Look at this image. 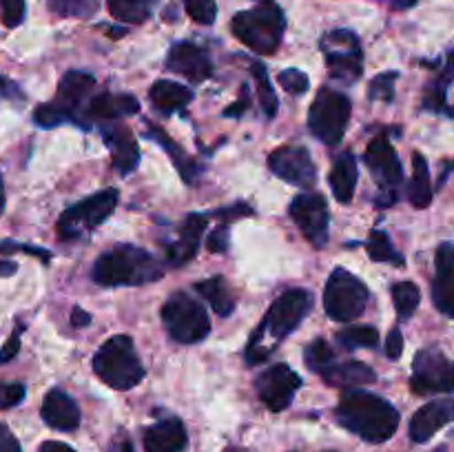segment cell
<instances>
[{"instance_id":"cell-29","label":"cell","mask_w":454,"mask_h":452,"mask_svg":"<svg viewBox=\"0 0 454 452\" xmlns=\"http://www.w3.org/2000/svg\"><path fill=\"white\" fill-rule=\"evenodd\" d=\"M146 137H149V140H155L158 144H162V149L167 151L168 155H171L173 164H176L177 171H180L182 180L189 182V184H193V182L198 180V175H200V171H202V168H200L198 164H195V160H191L189 155L184 153V149H182L177 142H173L171 137H168L167 133L162 131V129L149 127V131H146Z\"/></svg>"},{"instance_id":"cell-45","label":"cell","mask_w":454,"mask_h":452,"mask_svg":"<svg viewBox=\"0 0 454 452\" xmlns=\"http://www.w3.org/2000/svg\"><path fill=\"white\" fill-rule=\"evenodd\" d=\"M27 253V255H35L40 257V260L47 264L49 260H51V253L44 251V248H38V246H29V244H18V242H12V239H4V242H0V253Z\"/></svg>"},{"instance_id":"cell-56","label":"cell","mask_w":454,"mask_h":452,"mask_svg":"<svg viewBox=\"0 0 454 452\" xmlns=\"http://www.w3.org/2000/svg\"><path fill=\"white\" fill-rule=\"evenodd\" d=\"M417 0H390V7L393 9H411L415 7Z\"/></svg>"},{"instance_id":"cell-46","label":"cell","mask_w":454,"mask_h":452,"mask_svg":"<svg viewBox=\"0 0 454 452\" xmlns=\"http://www.w3.org/2000/svg\"><path fill=\"white\" fill-rule=\"evenodd\" d=\"M229 224H220L211 235H208V251L211 253H224L229 248Z\"/></svg>"},{"instance_id":"cell-13","label":"cell","mask_w":454,"mask_h":452,"mask_svg":"<svg viewBox=\"0 0 454 452\" xmlns=\"http://www.w3.org/2000/svg\"><path fill=\"white\" fill-rule=\"evenodd\" d=\"M293 222L297 224V229L301 230L306 239H309L313 246L322 248L328 242V224H331V215H328V204L324 199V195L313 193H301L288 207Z\"/></svg>"},{"instance_id":"cell-58","label":"cell","mask_w":454,"mask_h":452,"mask_svg":"<svg viewBox=\"0 0 454 452\" xmlns=\"http://www.w3.org/2000/svg\"><path fill=\"white\" fill-rule=\"evenodd\" d=\"M224 452H247V450H242V448H226Z\"/></svg>"},{"instance_id":"cell-57","label":"cell","mask_w":454,"mask_h":452,"mask_svg":"<svg viewBox=\"0 0 454 452\" xmlns=\"http://www.w3.org/2000/svg\"><path fill=\"white\" fill-rule=\"evenodd\" d=\"M4 208V186H3V177H0V213Z\"/></svg>"},{"instance_id":"cell-25","label":"cell","mask_w":454,"mask_h":452,"mask_svg":"<svg viewBox=\"0 0 454 452\" xmlns=\"http://www.w3.org/2000/svg\"><path fill=\"white\" fill-rule=\"evenodd\" d=\"M322 379L335 388H353V386L375 384L377 375L368 363L364 362H344L333 363L322 372Z\"/></svg>"},{"instance_id":"cell-5","label":"cell","mask_w":454,"mask_h":452,"mask_svg":"<svg viewBox=\"0 0 454 452\" xmlns=\"http://www.w3.org/2000/svg\"><path fill=\"white\" fill-rule=\"evenodd\" d=\"M93 370L115 390H131L145 379V368L133 348V339L127 335H114L98 348Z\"/></svg>"},{"instance_id":"cell-15","label":"cell","mask_w":454,"mask_h":452,"mask_svg":"<svg viewBox=\"0 0 454 452\" xmlns=\"http://www.w3.org/2000/svg\"><path fill=\"white\" fill-rule=\"evenodd\" d=\"M255 384L257 394L266 403V408L273 412H282L293 403V397L301 386V377L288 363H275L257 377Z\"/></svg>"},{"instance_id":"cell-55","label":"cell","mask_w":454,"mask_h":452,"mask_svg":"<svg viewBox=\"0 0 454 452\" xmlns=\"http://www.w3.org/2000/svg\"><path fill=\"white\" fill-rule=\"evenodd\" d=\"M18 270L16 261L12 260H0V277H7V275H13Z\"/></svg>"},{"instance_id":"cell-48","label":"cell","mask_w":454,"mask_h":452,"mask_svg":"<svg viewBox=\"0 0 454 452\" xmlns=\"http://www.w3.org/2000/svg\"><path fill=\"white\" fill-rule=\"evenodd\" d=\"M402 350H403V335L399 328H393L388 332V339H386V357L388 359H399L402 357Z\"/></svg>"},{"instance_id":"cell-8","label":"cell","mask_w":454,"mask_h":452,"mask_svg":"<svg viewBox=\"0 0 454 452\" xmlns=\"http://www.w3.org/2000/svg\"><path fill=\"white\" fill-rule=\"evenodd\" d=\"M371 291L366 284L346 269H335L324 291V308L335 322H353L366 310Z\"/></svg>"},{"instance_id":"cell-41","label":"cell","mask_w":454,"mask_h":452,"mask_svg":"<svg viewBox=\"0 0 454 452\" xmlns=\"http://www.w3.org/2000/svg\"><path fill=\"white\" fill-rule=\"evenodd\" d=\"M278 80H279V84H282L284 91L291 93V96H304L310 87L309 75L300 69H284L282 74H279Z\"/></svg>"},{"instance_id":"cell-31","label":"cell","mask_w":454,"mask_h":452,"mask_svg":"<svg viewBox=\"0 0 454 452\" xmlns=\"http://www.w3.org/2000/svg\"><path fill=\"white\" fill-rule=\"evenodd\" d=\"M111 16L127 25H140L149 20L153 12V0H106Z\"/></svg>"},{"instance_id":"cell-52","label":"cell","mask_w":454,"mask_h":452,"mask_svg":"<svg viewBox=\"0 0 454 452\" xmlns=\"http://www.w3.org/2000/svg\"><path fill=\"white\" fill-rule=\"evenodd\" d=\"M91 323V315L87 313V310H82L80 306H75L74 310H71V326L74 328H84Z\"/></svg>"},{"instance_id":"cell-51","label":"cell","mask_w":454,"mask_h":452,"mask_svg":"<svg viewBox=\"0 0 454 452\" xmlns=\"http://www.w3.org/2000/svg\"><path fill=\"white\" fill-rule=\"evenodd\" d=\"M0 452H22L20 443L13 437L7 425L0 424Z\"/></svg>"},{"instance_id":"cell-33","label":"cell","mask_w":454,"mask_h":452,"mask_svg":"<svg viewBox=\"0 0 454 452\" xmlns=\"http://www.w3.org/2000/svg\"><path fill=\"white\" fill-rule=\"evenodd\" d=\"M366 251L372 261L403 266V255L393 246V242H390V238L384 233V230H371L366 242Z\"/></svg>"},{"instance_id":"cell-21","label":"cell","mask_w":454,"mask_h":452,"mask_svg":"<svg viewBox=\"0 0 454 452\" xmlns=\"http://www.w3.org/2000/svg\"><path fill=\"white\" fill-rule=\"evenodd\" d=\"M43 415L44 424L53 430H60V433H69L80 425V408L65 390L53 388L49 390L47 397L43 401Z\"/></svg>"},{"instance_id":"cell-6","label":"cell","mask_w":454,"mask_h":452,"mask_svg":"<svg viewBox=\"0 0 454 452\" xmlns=\"http://www.w3.org/2000/svg\"><path fill=\"white\" fill-rule=\"evenodd\" d=\"M162 322L177 344H198L211 332V319L189 292H173L162 306Z\"/></svg>"},{"instance_id":"cell-12","label":"cell","mask_w":454,"mask_h":452,"mask_svg":"<svg viewBox=\"0 0 454 452\" xmlns=\"http://www.w3.org/2000/svg\"><path fill=\"white\" fill-rule=\"evenodd\" d=\"M411 388L415 394L454 393V362L437 348L419 350L412 362Z\"/></svg>"},{"instance_id":"cell-10","label":"cell","mask_w":454,"mask_h":452,"mask_svg":"<svg viewBox=\"0 0 454 452\" xmlns=\"http://www.w3.org/2000/svg\"><path fill=\"white\" fill-rule=\"evenodd\" d=\"M364 160L380 186L375 204L380 208H390L399 199V189L403 184V168L397 158V151L390 144L388 137L380 136L368 144Z\"/></svg>"},{"instance_id":"cell-49","label":"cell","mask_w":454,"mask_h":452,"mask_svg":"<svg viewBox=\"0 0 454 452\" xmlns=\"http://www.w3.org/2000/svg\"><path fill=\"white\" fill-rule=\"evenodd\" d=\"M20 331L22 328L18 326L16 331L12 332V337L7 339V344L3 346V350H0V363L12 362V359L18 355V350H20Z\"/></svg>"},{"instance_id":"cell-44","label":"cell","mask_w":454,"mask_h":452,"mask_svg":"<svg viewBox=\"0 0 454 452\" xmlns=\"http://www.w3.org/2000/svg\"><path fill=\"white\" fill-rule=\"evenodd\" d=\"M25 20V0H3V22L13 29Z\"/></svg>"},{"instance_id":"cell-30","label":"cell","mask_w":454,"mask_h":452,"mask_svg":"<svg viewBox=\"0 0 454 452\" xmlns=\"http://www.w3.org/2000/svg\"><path fill=\"white\" fill-rule=\"evenodd\" d=\"M408 199L415 208H428L433 202V184H430L428 162L419 151L412 153V177L408 184Z\"/></svg>"},{"instance_id":"cell-24","label":"cell","mask_w":454,"mask_h":452,"mask_svg":"<svg viewBox=\"0 0 454 452\" xmlns=\"http://www.w3.org/2000/svg\"><path fill=\"white\" fill-rule=\"evenodd\" d=\"M186 446V430L177 417L158 421L145 433L146 452H182Z\"/></svg>"},{"instance_id":"cell-28","label":"cell","mask_w":454,"mask_h":452,"mask_svg":"<svg viewBox=\"0 0 454 452\" xmlns=\"http://www.w3.org/2000/svg\"><path fill=\"white\" fill-rule=\"evenodd\" d=\"M195 291H198L200 295L208 301V304H211V308L215 310L220 317H229V315H233L235 297L222 275L202 279V282L195 284Z\"/></svg>"},{"instance_id":"cell-9","label":"cell","mask_w":454,"mask_h":452,"mask_svg":"<svg viewBox=\"0 0 454 452\" xmlns=\"http://www.w3.org/2000/svg\"><path fill=\"white\" fill-rule=\"evenodd\" d=\"M118 207V189H102L91 198L67 208L58 220V235L62 239H82L98 229Z\"/></svg>"},{"instance_id":"cell-4","label":"cell","mask_w":454,"mask_h":452,"mask_svg":"<svg viewBox=\"0 0 454 452\" xmlns=\"http://www.w3.org/2000/svg\"><path fill=\"white\" fill-rule=\"evenodd\" d=\"M235 38L257 53H275L284 38L286 18L275 0H260L248 12H239L231 22Z\"/></svg>"},{"instance_id":"cell-54","label":"cell","mask_w":454,"mask_h":452,"mask_svg":"<svg viewBox=\"0 0 454 452\" xmlns=\"http://www.w3.org/2000/svg\"><path fill=\"white\" fill-rule=\"evenodd\" d=\"M40 452H75V450L62 441H44L43 446H40Z\"/></svg>"},{"instance_id":"cell-42","label":"cell","mask_w":454,"mask_h":452,"mask_svg":"<svg viewBox=\"0 0 454 452\" xmlns=\"http://www.w3.org/2000/svg\"><path fill=\"white\" fill-rule=\"evenodd\" d=\"M34 122L43 129H53L69 122V120H67V115L62 113L53 102H47V105H40L38 109L34 111Z\"/></svg>"},{"instance_id":"cell-43","label":"cell","mask_w":454,"mask_h":452,"mask_svg":"<svg viewBox=\"0 0 454 452\" xmlns=\"http://www.w3.org/2000/svg\"><path fill=\"white\" fill-rule=\"evenodd\" d=\"M27 388L18 381H12V384H0V410H7V408L18 406V403L25 399Z\"/></svg>"},{"instance_id":"cell-34","label":"cell","mask_w":454,"mask_h":452,"mask_svg":"<svg viewBox=\"0 0 454 452\" xmlns=\"http://www.w3.org/2000/svg\"><path fill=\"white\" fill-rule=\"evenodd\" d=\"M251 74L257 82V93H260V105L266 118H275L278 115V93H275L273 84H270L269 71L262 62H251Z\"/></svg>"},{"instance_id":"cell-36","label":"cell","mask_w":454,"mask_h":452,"mask_svg":"<svg viewBox=\"0 0 454 452\" xmlns=\"http://www.w3.org/2000/svg\"><path fill=\"white\" fill-rule=\"evenodd\" d=\"M340 344L346 346V348H375L380 344V332L372 326H353L346 328V331L340 332Z\"/></svg>"},{"instance_id":"cell-16","label":"cell","mask_w":454,"mask_h":452,"mask_svg":"<svg viewBox=\"0 0 454 452\" xmlns=\"http://www.w3.org/2000/svg\"><path fill=\"white\" fill-rule=\"evenodd\" d=\"M93 87H96V78L91 74H87V71H69V74L62 75L60 84H58L53 105L67 115L69 122H78L82 127V122H80L84 118L82 105L87 102Z\"/></svg>"},{"instance_id":"cell-38","label":"cell","mask_w":454,"mask_h":452,"mask_svg":"<svg viewBox=\"0 0 454 452\" xmlns=\"http://www.w3.org/2000/svg\"><path fill=\"white\" fill-rule=\"evenodd\" d=\"M304 359H306V366H309L310 370L322 375L328 366L335 363V353H333V348L324 339H315L306 346Z\"/></svg>"},{"instance_id":"cell-53","label":"cell","mask_w":454,"mask_h":452,"mask_svg":"<svg viewBox=\"0 0 454 452\" xmlns=\"http://www.w3.org/2000/svg\"><path fill=\"white\" fill-rule=\"evenodd\" d=\"M13 96H18V87L12 82V80L0 75V100H3V97H13Z\"/></svg>"},{"instance_id":"cell-32","label":"cell","mask_w":454,"mask_h":452,"mask_svg":"<svg viewBox=\"0 0 454 452\" xmlns=\"http://www.w3.org/2000/svg\"><path fill=\"white\" fill-rule=\"evenodd\" d=\"M454 80V51L448 56V65L446 69L442 71L434 82H430L428 91L424 96V109L428 111H446V97H448V89H450V82Z\"/></svg>"},{"instance_id":"cell-22","label":"cell","mask_w":454,"mask_h":452,"mask_svg":"<svg viewBox=\"0 0 454 452\" xmlns=\"http://www.w3.org/2000/svg\"><path fill=\"white\" fill-rule=\"evenodd\" d=\"M207 224H208V215H202V213H191V215H186L184 224H182L180 229V238H177V242L168 244L167 246L168 264L182 266L198 255L200 239H202Z\"/></svg>"},{"instance_id":"cell-17","label":"cell","mask_w":454,"mask_h":452,"mask_svg":"<svg viewBox=\"0 0 454 452\" xmlns=\"http://www.w3.org/2000/svg\"><path fill=\"white\" fill-rule=\"evenodd\" d=\"M167 69L180 74L189 82H204L211 78L213 65L208 53L193 43H176L167 56Z\"/></svg>"},{"instance_id":"cell-14","label":"cell","mask_w":454,"mask_h":452,"mask_svg":"<svg viewBox=\"0 0 454 452\" xmlns=\"http://www.w3.org/2000/svg\"><path fill=\"white\" fill-rule=\"evenodd\" d=\"M269 168L284 182L300 189H313L317 182V167L304 146H279L269 155Z\"/></svg>"},{"instance_id":"cell-37","label":"cell","mask_w":454,"mask_h":452,"mask_svg":"<svg viewBox=\"0 0 454 452\" xmlns=\"http://www.w3.org/2000/svg\"><path fill=\"white\" fill-rule=\"evenodd\" d=\"M49 9L65 18H89L98 12V0H47Z\"/></svg>"},{"instance_id":"cell-2","label":"cell","mask_w":454,"mask_h":452,"mask_svg":"<svg viewBox=\"0 0 454 452\" xmlns=\"http://www.w3.org/2000/svg\"><path fill=\"white\" fill-rule=\"evenodd\" d=\"M337 421L368 443H384L397 433L399 412L393 403L368 390H346L335 410Z\"/></svg>"},{"instance_id":"cell-50","label":"cell","mask_w":454,"mask_h":452,"mask_svg":"<svg viewBox=\"0 0 454 452\" xmlns=\"http://www.w3.org/2000/svg\"><path fill=\"white\" fill-rule=\"evenodd\" d=\"M248 106H251V93H248L247 87H242L239 89L238 102H235L233 106H229V109H224V115L226 118H239V115H242Z\"/></svg>"},{"instance_id":"cell-40","label":"cell","mask_w":454,"mask_h":452,"mask_svg":"<svg viewBox=\"0 0 454 452\" xmlns=\"http://www.w3.org/2000/svg\"><path fill=\"white\" fill-rule=\"evenodd\" d=\"M184 7L186 13H189L198 25H213V22H215V0H184Z\"/></svg>"},{"instance_id":"cell-18","label":"cell","mask_w":454,"mask_h":452,"mask_svg":"<svg viewBox=\"0 0 454 452\" xmlns=\"http://www.w3.org/2000/svg\"><path fill=\"white\" fill-rule=\"evenodd\" d=\"M433 301L437 310L454 319V244L443 242L434 257Z\"/></svg>"},{"instance_id":"cell-35","label":"cell","mask_w":454,"mask_h":452,"mask_svg":"<svg viewBox=\"0 0 454 452\" xmlns=\"http://www.w3.org/2000/svg\"><path fill=\"white\" fill-rule=\"evenodd\" d=\"M390 292H393V304H395V308H397L399 319H411L421 301V292H419V288H417V284L397 282V284H393Z\"/></svg>"},{"instance_id":"cell-47","label":"cell","mask_w":454,"mask_h":452,"mask_svg":"<svg viewBox=\"0 0 454 452\" xmlns=\"http://www.w3.org/2000/svg\"><path fill=\"white\" fill-rule=\"evenodd\" d=\"M253 208L248 207V204H235V207H224V208H217L213 215L217 217V220L222 222V224H231L233 220H238V217H244V215H251Z\"/></svg>"},{"instance_id":"cell-26","label":"cell","mask_w":454,"mask_h":452,"mask_svg":"<svg viewBox=\"0 0 454 452\" xmlns=\"http://www.w3.org/2000/svg\"><path fill=\"white\" fill-rule=\"evenodd\" d=\"M149 97L158 111L176 113V111L184 109L193 100V91L186 84L173 82V80H158V82L151 84Z\"/></svg>"},{"instance_id":"cell-39","label":"cell","mask_w":454,"mask_h":452,"mask_svg":"<svg viewBox=\"0 0 454 452\" xmlns=\"http://www.w3.org/2000/svg\"><path fill=\"white\" fill-rule=\"evenodd\" d=\"M397 71H386V74H380L377 78H372L371 87H368V97H371V100L393 102L395 82H397Z\"/></svg>"},{"instance_id":"cell-20","label":"cell","mask_w":454,"mask_h":452,"mask_svg":"<svg viewBox=\"0 0 454 452\" xmlns=\"http://www.w3.org/2000/svg\"><path fill=\"white\" fill-rule=\"evenodd\" d=\"M102 136H105V142L111 149V162H114L115 171L127 175V173H131L140 164L137 142L124 124H105Z\"/></svg>"},{"instance_id":"cell-11","label":"cell","mask_w":454,"mask_h":452,"mask_svg":"<svg viewBox=\"0 0 454 452\" xmlns=\"http://www.w3.org/2000/svg\"><path fill=\"white\" fill-rule=\"evenodd\" d=\"M331 75L344 82H355L364 71V53L357 34L350 29L328 31L319 43Z\"/></svg>"},{"instance_id":"cell-3","label":"cell","mask_w":454,"mask_h":452,"mask_svg":"<svg viewBox=\"0 0 454 452\" xmlns=\"http://www.w3.org/2000/svg\"><path fill=\"white\" fill-rule=\"evenodd\" d=\"M91 277L98 286H140L158 282L162 269L153 255L133 244H118L96 260Z\"/></svg>"},{"instance_id":"cell-27","label":"cell","mask_w":454,"mask_h":452,"mask_svg":"<svg viewBox=\"0 0 454 452\" xmlns=\"http://www.w3.org/2000/svg\"><path fill=\"white\" fill-rule=\"evenodd\" d=\"M355 186H357V162L350 151L337 155L335 164L331 171V189L337 202L348 204L355 195Z\"/></svg>"},{"instance_id":"cell-7","label":"cell","mask_w":454,"mask_h":452,"mask_svg":"<svg viewBox=\"0 0 454 452\" xmlns=\"http://www.w3.org/2000/svg\"><path fill=\"white\" fill-rule=\"evenodd\" d=\"M350 100L331 87L319 89L309 111V129L324 144H340L350 120Z\"/></svg>"},{"instance_id":"cell-19","label":"cell","mask_w":454,"mask_h":452,"mask_svg":"<svg viewBox=\"0 0 454 452\" xmlns=\"http://www.w3.org/2000/svg\"><path fill=\"white\" fill-rule=\"evenodd\" d=\"M454 421V399H437L426 403L411 419V439L415 443H426Z\"/></svg>"},{"instance_id":"cell-1","label":"cell","mask_w":454,"mask_h":452,"mask_svg":"<svg viewBox=\"0 0 454 452\" xmlns=\"http://www.w3.org/2000/svg\"><path fill=\"white\" fill-rule=\"evenodd\" d=\"M313 308V292L304 291V288H291V291L282 292L273 306L269 308L266 317L253 332L251 341L247 346V362L251 366L262 363L264 359L270 357L275 350V344L279 339H286L297 326L306 319V315Z\"/></svg>"},{"instance_id":"cell-23","label":"cell","mask_w":454,"mask_h":452,"mask_svg":"<svg viewBox=\"0 0 454 452\" xmlns=\"http://www.w3.org/2000/svg\"><path fill=\"white\" fill-rule=\"evenodd\" d=\"M140 113V102L129 93H98L89 100L84 118L89 120H120Z\"/></svg>"}]
</instances>
